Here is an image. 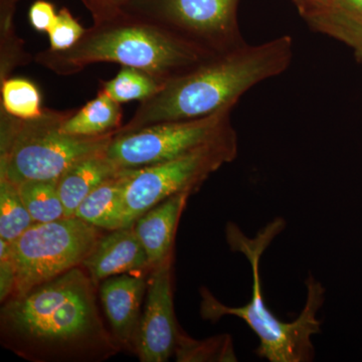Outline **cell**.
I'll return each instance as SVG.
<instances>
[{"label":"cell","instance_id":"obj_11","mask_svg":"<svg viewBox=\"0 0 362 362\" xmlns=\"http://www.w3.org/2000/svg\"><path fill=\"white\" fill-rule=\"evenodd\" d=\"M147 281L141 274H121L104 280L99 295L112 333L122 349L136 350Z\"/></svg>","mask_w":362,"mask_h":362},{"label":"cell","instance_id":"obj_9","mask_svg":"<svg viewBox=\"0 0 362 362\" xmlns=\"http://www.w3.org/2000/svg\"><path fill=\"white\" fill-rule=\"evenodd\" d=\"M240 0H132L124 11L159 23L214 54L244 44Z\"/></svg>","mask_w":362,"mask_h":362},{"label":"cell","instance_id":"obj_8","mask_svg":"<svg viewBox=\"0 0 362 362\" xmlns=\"http://www.w3.org/2000/svg\"><path fill=\"white\" fill-rule=\"evenodd\" d=\"M233 106L192 120L148 126L115 134L105 154L119 169H139L177 158L216 141L233 129Z\"/></svg>","mask_w":362,"mask_h":362},{"label":"cell","instance_id":"obj_25","mask_svg":"<svg viewBox=\"0 0 362 362\" xmlns=\"http://www.w3.org/2000/svg\"><path fill=\"white\" fill-rule=\"evenodd\" d=\"M92 16L94 23L114 18L123 13L132 0H81Z\"/></svg>","mask_w":362,"mask_h":362},{"label":"cell","instance_id":"obj_6","mask_svg":"<svg viewBox=\"0 0 362 362\" xmlns=\"http://www.w3.org/2000/svg\"><path fill=\"white\" fill-rule=\"evenodd\" d=\"M235 130L216 141L177 158L139 169H131L130 180L124 192V228L148 209L169 197L182 192L194 194L207 178L238 156Z\"/></svg>","mask_w":362,"mask_h":362},{"label":"cell","instance_id":"obj_1","mask_svg":"<svg viewBox=\"0 0 362 362\" xmlns=\"http://www.w3.org/2000/svg\"><path fill=\"white\" fill-rule=\"evenodd\" d=\"M83 267L13 295L0 311L4 349L33 362H100L122 347L107 329Z\"/></svg>","mask_w":362,"mask_h":362},{"label":"cell","instance_id":"obj_23","mask_svg":"<svg viewBox=\"0 0 362 362\" xmlns=\"http://www.w3.org/2000/svg\"><path fill=\"white\" fill-rule=\"evenodd\" d=\"M1 108L21 120L37 118L42 113V98L37 86L21 78H8L0 84Z\"/></svg>","mask_w":362,"mask_h":362},{"label":"cell","instance_id":"obj_3","mask_svg":"<svg viewBox=\"0 0 362 362\" xmlns=\"http://www.w3.org/2000/svg\"><path fill=\"white\" fill-rule=\"evenodd\" d=\"M286 221L276 218L255 237L246 235L237 223L226 226V240L233 252L246 257L251 266L252 293L249 303L233 307L223 304L206 287L199 289V314L204 320L218 322L226 316L244 321L259 339L255 352L270 362H311L315 357L313 338L321 333L322 320L318 313L325 302V288L312 274L305 281L306 300L295 320L285 322L267 306L262 286V258L272 243L285 230Z\"/></svg>","mask_w":362,"mask_h":362},{"label":"cell","instance_id":"obj_15","mask_svg":"<svg viewBox=\"0 0 362 362\" xmlns=\"http://www.w3.org/2000/svg\"><path fill=\"white\" fill-rule=\"evenodd\" d=\"M105 150L76 162L59 178V194L65 207L66 218L75 216L81 202L95 188L122 170L106 156Z\"/></svg>","mask_w":362,"mask_h":362},{"label":"cell","instance_id":"obj_10","mask_svg":"<svg viewBox=\"0 0 362 362\" xmlns=\"http://www.w3.org/2000/svg\"><path fill=\"white\" fill-rule=\"evenodd\" d=\"M173 256L152 268L146 304L140 319L135 352L141 362L168 361L182 332L176 322L173 286Z\"/></svg>","mask_w":362,"mask_h":362},{"label":"cell","instance_id":"obj_28","mask_svg":"<svg viewBox=\"0 0 362 362\" xmlns=\"http://www.w3.org/2000/svg\"><path fill=\"white\" fill-rule=\"evenodd\" d=\"M303 1L315 2L320 1V0H303Z\"/></svg>","mask_w":362,"mask_h":362},{"label":"cell","instance_id":"obj_24","mask_svg":"<svg viewBox=\"0 0 362 362\" xmlns=\"http://www.w3.org/2000/svg\"><path fill=\"white\" fill-rule=\"evenodd\" d=\"M86 28L68 8L64 7L59 11L57 20L49 33V49L54 52L66 51L77 44L84 35Z\"/></svg>","mask_w":362,"mask_h":362},{"label":"cell","instance_id":"obj_5","mask_svg":"<svg viewBox=\"0 0 362 362\" xmlns=\"http://www.w3.org/2000/svg\"><path fill=\"white\" fill-rule=\"evenodd\" d=\"M73 111L44 109L37 118L21 120L0 110V178L58 180L76 162L103 151L116 133L66 134L62 126Z\"/></svg>","mask_w":362,"mask_h":362},{"label":"cell","instance_id":"obj_12","mask_svg":"<svg viewBox=\"0 0 362 362\" xmlns=\"http://www.w3.org/2000/svg\"><path fill=\"white\" fill-rule=\"evenodd\" d=\"M82 267L96 284L113 276L151 269L133 226L110 230L100 238Z\"/></svg>","mask_w":362,"mask_h":362},{"label":"cell","instance_id":"obj_16","mask_svg":"<svg viewBox=\"0 0 362 362\" xmlns=\"http://www.w3.org/2000/svg\"><path fill=\"white\" fill-rule=\"evenodd\" d=\"M131 173V169H122L118 175L95 188L81 202L74 216L100 230L124 228V192Z\"/></svg>","mask_w":362,"mask_h":362},{"label":"cell","instance_id":"obj_2","mask_svg":"<svg viewBox=\"0 0 362 362\" xmlns=\"http://www.w3.org/2000/svg\"><path fill=\"white\" fill-rule=\"evenodd\" d=\"M292 56L293 42L288 35L257 45L244 42L216 54L164 83L154 96L140 102L134 115L116 134L202 118L235 106L252 87L287 70Z\"/></svg>","mask_w":362,"mask_h":362},{"label":"cell","instance_id":"obj_17","mask_svg":"<svg viewBox=\"0 0 362 362\" xmlns=\"http://www.w3.org/2000/svg\"><path fill=\"white\" fill-rule=\"evenodd\" d=\"M121 104L100 90L98 96L82 109L73 111L62 130L75 136H102L116 133L123 126Z\"/></svg>","mask_w":362,"mask_h":362},{"label":"cell","instance_id":"obj_27","mask_svg":"<svg viewBox=\"0 0 362 362\" xmlns=\"http://www.w3.org/2000/svg\"><path fill=\"white\" fill-rule=\"evenodd\" d=\"M16 271L13 258L0 259V301L4 303L16 291Z\"/></svg>","mask_w":362,"mask_h":362},{"label":"cell","instance_id":"obj_19","mask_svg":"<svg viewBox=\"0 0 362 362\" xmlns=\"http://www.w3.org/2000/svg\"><path fill=\"white\" fill-rule=\"evenodd\" d=\"M163 84L146 71L123 66L115 78L102 82L100 90L114 101L123 104L131 101H145L154 96Z\"/></svg>","mask_w":362,"mask_h":362},{"label":"cell","instance_id":"obj_18","mask_svg":"<svg viewBox=\"0 0 362 362\" xmlns=\"http://www.w3.org/2000/svg\"><path fill=\"white\" fill-rule=\"evenodd\" d=\"M16 185L33 223H51L66 218L58 180L25 181Z\"/></svg>","mask_w":362,"mask_h":362},{"label":"cell","instance_id":"obj_7","mask_svg":"<svg viewBox=\"0 0 362 362\" xmlns=\"http://www.w3.org/2000/svg\"><path fill=\"white\" fill-rule=\"evenodd\" d=\"M101 237L100 228L77 216L33 223L11 243L16 271L13 295L23 294L71 269L82 267Z\"/></svg>","mask_w":362,"mask_h":362},{"label":"cell","instance_id":"obj_22","mask_svg":"<svg viewBox=\"0 0 362 362\" xmlns=\"http://www.w3.org/2000/svg\"><path fill=\"white\" fill-rule=\"evenodd\" d=\"M33 223L18 185L0 178V239L13 243Z\"/></svg>","mask_w":362,"mask_h":362},{"label":"cell","instance_id":"obj_14","mask_svg":"<svg viewBox=\"0 0 362 362\" xmlns=\"http://www.w3.org/2000/svg\"><path fill=\"white\" fill-rule=\"evenodd\" d=\"M192 195L189 192L173 195L148 209L133 223V230L148 257L150 268L173 256L176 228Z\"/></svg>","mask_w":362,"mask_h":362},{"label":"cell","instance_id":"obj_21","mask_svg":"<svg viewBox=\"0 0 362 362\" xmlns=\"http://www.w3.org/2000/svg\"><path fill=\"white\" fill-rule=\"evenodd\" d=\"M178 362H233L238 361L232 337L218 335L197 340L181 332L175 351Z\"/></svg>","mask_w":362,"mask_h":362},{"label":"cell","instance_id":"obj_4","mask_svg":"<svg viewBox=\"0 0 362 362\" xmlns=\"http://www.w3.org/2000/svg\"><path fill=\"white\" fill-rule=\"evenodd\" d=\"M214 56L159 23L123 11L86 28L71 49H45L35 61L59 76L75 75L92 64L116 63L146 71L165 83Z\"/></svg>","mask_w":362,"mask_h":362},{"label":"cell","instance_id":"obj_13","mask_svg":"<svg viewBox=\"0 0 362 362\" xmlns=\"http://www.w3.org/2000/svg\"><path fill=\"white\" fill-rule=\"evenodd\" d=\"M294 2L313 30L344 42L362 62V0Z\"/></svg>","mask_w":362,"mask_h":362},{"label":"cell","instance_id":"obj_26","mask_svg":"<svg viewBox=\"0 0 362 362\" xmlns=\"http://www.w3.org/2000/svg\"><path fill=\"white\" fill-rule=\"evenodd\" d=\"M57 16L58 13L54 4L47 0H37L28 11L30 25L37 32H49L57 20Z\"/></svg>","mask_w":362,"mask_h":362},{"label":"cell","instance_id":"obj_20","mask_svg":"<svg viewBox=\"0 0 362 362\" xmlns=\"http://www.w3.org/2000/svg\"><path fill=\"white\" fill-rule=\"evenodd\" d=\"M18 0H0V84L9 78L11 71L32 61L25 52L23 40L14 28V11Z\"/></svg>","mask_w":362,"mask_h":362}]
</instances>
